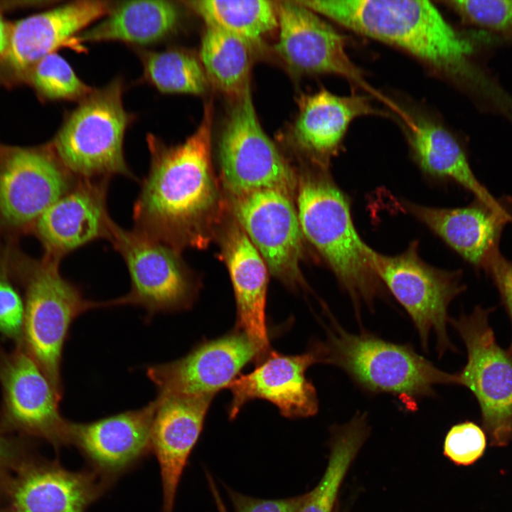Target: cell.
Returning a JSON list of instances; mask_svg holds the SVG:
<instances>
[{"instance_id":"6da1fadb","label":"cell","mask_w":512,"mask_h":512,"mask_svg":"<svg viewBox=\"0 0 512 512\" xmlns=\"http://www.w3.org/2000/svg\"><path fill=\"white\" fill-rule=\"evenodd\" d=\"M213 107L206 104L196 130L169 146L147 137L149 171L133 208L134 230L176 250L196 245L217 200L211 166Z\"/></svg>"},{"instance_id":"7a4b0ae2","label":"cell","mask_w":512,"mask_h":512,"mask_svg":"<svg viewBox=\"0 0 512 512\" xmlns=\"http://www.w3.org/2000/svg\"><path fill=\"white\" fill-rule=\"evenodd\" d=\"M361 35L397 46L433 68L467 75L471 44L426 0H299Z\"/></svg>"},{"instance_id":"3957f363","label":"cell","mask_w":512,"mask_h":512,"mask_svg":"<svg viewBox=\"0 0 512 512\" xmlns=\"http://www.w3.org/2000/svg\"><path fill=\"white\" fill-rule=\"evenodd\" d=\"M4 252L0 272L16 279L25 289L21 346L36 362L62 398V356L73 321L100 307L104 302L87 299L81 289L64 278L58 262L36 260L14 249Z\"/></svg>"},{"instance_id":"277c9868","label":"cell","mask_w":512,"mask_h":512,"mask_svg":"<svg viewBox=\"0 0 512 512\" xmlns=\"http://www.w3.org/2000/svg\"><path fill=\"white\" fill-rule=\"evenodd\" d=\"M331 321L326 341L315 345L320 363L340 368L363 390L405 402L434 395L437 385L455 384V374L439 369L411 346L351 334Z\"/></svg>"},{"instance_id":"5b68a950","label":"cell","mask_w":512,"mask_h":512,"mask_svg":"<svg viewBox=\"0 0 512 512\" xmlns=\"http://www.w3.org/2000/svg\"><path fill=\"white\" fill-rule=\"evenodd\" d=\"M297 215L303 235L329 264L356 311L383 293L371 269L366 244L354 226L345 194L328 178L310 177L299 188Z\"/></svg>"},{"instance_id":"8992f818","label":"cell","mask_w":512,"mask_h":512,"mask_svg":"<svg viewBox=\"0 0 512 512\" xmlns=\"http://www.w3.org/2000/svg\"><path fill=\"white\" fill-rule=\"evenodd\" d=\"M123 85L116 79L92 91L73 110L49 144L75 177L136 178L124 156L123 143L131 116L122 101Z\"/></svg>"},{"instance_id":"52a82bcc","label":"cell","mask_w":512,"mask_h":512,"mask_svg":"<svg viewBox=\"0 0 512 512\" xmlns=\"http://www.w3.org/2000/svg\"><path fill=\"white\" fill-rule=\"evenodd\" d=\"M369 265L382 284H385L410 316L425 350L431 332L437 338V350L442 356L454 351L448 334L447 309L464 291L460 272L433 267L419 256L417 242L410 243L402 253L390 256L375 251L368 245Z\"/></svg>"},{"instance_id":"ba28073f","label":"cell","mask_w":512,"mask_h":512,"mask_svg":"<svg viewBox=\"0 0 512 512\" xmlns=\"http://www.w3.org/2000/svg\"><path fill=\"white\" fill-rule=\"evenodd\" d=\"M492 310L476 306L469 314L449 318V323L467 351L466 365L455 373V384L472 392L492 443L503 446L512 438V351L496 341L489 323Z\"/></svg>"},{"instance_id":"9c48e42d","label":"cell","mask_w":512,"mask_h":512,"mask_svg":"<svg viewBox=\"0 0 512 512\" xmlns=\"http://www.w3.org/2000/svg\"><path fill=\"white\" fill-rule=\"evenodd\" d=\"M107 240L127 265L131 287L125 295L105 302V307L140 306L145 309L148 321L157 314L191 306L195 284L178 250L134 230L124 229L112 220Z\"/></svg>"},{"instance_id":"30bf717a","label":"cell","mask_w":512,"mask_h":512,"mask_svg":"<svg viewBox=\"0 0 512 512\" xmlns=\"http://www.w3.org/2000/svg\"><path fill=\"white\" fill-rule=\"evenodd\" d=\"M76 179L49 145L4 146L0 152V233L32 230L39 217Z\"/></svg>"},{"instance_id":"8fae6325","label":"cell","mask_w":512,"mask_h":512,"mask_svg":"<svg viewBox=\"0 0 512 512\" xmlns=\"http://www.w3.org/2000/svg\"><path fill=\"white\" fill-rule=\"evenodd\" d=\"M219 158L224 183L235 197L261 189L289 196L294 191L292 171L262 128L250 91L234 101L223 129Z\"/></svg>"},{"instance_id":"7c38bea8","label":"cell","mask_w":512,"mask_h":512,"mask_svg":"<svg viewBox=\"0 0 512 512\" xmlns=\"http://www.w3.org/2000/svg\"><path fill=\"white\" fill-rule=\"evenodd\" d=\"M0 417L10 430L28 439L44 440L56 451L69 445V421L58 408L61 398L23 347L7 351L0 345Z\"/></svg>"},{"instance_id":"4fadbf2b","label":"cell","mask_w":512,"mask_h":512,"mask_svg":"<svg viewBox=\"0 0 512 512\" xmlns=\"http://www.w3.org/2000/svg\"><path fill=\"white\" fill-rule=\"evenodd\" d=\"M107 1H77L11 24L8 46L0 56V85L26 82L32 67L105 16Z\"/></svg>"},{"instance_id":"5bb4252c","label":"cell","mask_w":512,"mask_h":512,"mask_svg":"<svg viewBox=\"0 0 512 512\" xmlns=\"http://www.w3.org/2000/svg\"><path fill=\"white\" fill-rule=\"evenodd\" d=\"M256 358H262L258 348L238 329L198 344L182 358L149 366L146 375L158 395L214 396Z\"/></svg>"},{"instance_id":"9a60e30c","label":"cell","mask_w":512,"mask_h":512,"mask_svg":"<svg viewBox=\"0 0 512 512\" xmlns=\"http://www.w3.org/2000/svg\"><path fill=\"white\" fill-rule=\"evenodd\" d=\"M279 38L274 48L297 74H334L368 87L348 56L343 36L297 1H276Z\"/></svg>"},{"instance_id":"2e32d148","label":"cell","mask_w":512,"mask_h":512,"mask_svg":"<svg viewBox=\"0 0 512 512\" xmlns=\"http://www.w3.org/2000/svg\"><path fill=\"white\" fill-rule=\"evenodd\" d=\"M234 213L272 274L297 281L303 233L290 196L274 189L254 191L235 197Z\"/></svg>"},{"instance_id":"e0dca14e","label":"cell","mask_w":512,"mask_h":512,"mask_svg":"<svg viewBox=\"0 0 512 512\" xmlns=\"http://www.w3.org/2000/svg\"><path fill=\"white\" fill-rule=\"evenodd\" d=\"M154 399L144 407L93 422L69 421V445L85 457L90 469L113 484L149 453Z\"/></svg>"},{"instance_id":"ac0fdd59","label":"cell","mask_w":512,"mask_h":512,"mask_svg":"<svg viewBox=\"0 0 512 512\" xmlns=\"http://www.w3.org/2000/svg\"><path fill=\"white\" fill-rule=\"evenodd\" d=\"M112 484L92 470L72 471L37 453L14 475L7 512H86Z\"/></svg>"},{"instance_id":"d6986e66","label":"cell","mask_w":512,"mask_h":512,"mask_svg":"<svg viewBox=\"0 0 512 512\" xmlns=\"http://www.w3.org/2000/svg\"><path fill=\"white\" fill-rule=\"evenodd\" d=\"M109 180L77 178L39 217L32 231L43 247V257L60 262L90 242L108 239L112 220L107 206Z\"/></svg>"},{"instance_id":"ffe728a7","label":"cell","mask_w":512,"mask_h":512,"mask_svg":"<svg viewBox=\"0 0 512 512\" xmlns=\"http://www.w3.org/2000/svg\"><path fill=\"white\" fill-rule=\"evenodd\" d=\"M265 358L252 372L237 377L227 387L232 394L230 418L234 419L244 405L253 399L270 401L286 417L315 415L319 407L316 392L306 377L308 368L320 363L315 346L294 356L271 352Z\"/></svg>"},{"instance_id":"44dd1931","label":"cell","mask_w":512,"mask_h":512,"mask_svg":"<svg viewBox=\"0 0 512 512\" xmlns=\"http://www.w3.org/2000/svg\"><path fill=\"white\" fill-rule=\"evenodd\" d=\"M213 396L158 395L151 447L159 463L163 512H173L180 479Z\"/></svg>"},{"instance_id":"7402d4cb","label":"cell","mask_w":512,"mask_h":512,"mask_svg":"<svg viewBox=\"0 0 512 512\" xmlns=\"http://www.w3.org/2000/svg\"><path fill=\"white\" fill-rule=\"evenodd\" d=\"M403 207L442 239L461 257L478 269L484 270L499 252L504 225L512 215L496 210L476 200L469 206L446 208L403 202Z\"/></svg>"},{"instance_id":"603a6c76","label":"cell","mask_w":512,"mask_h":512,"mask_svg":"<svg viewBox=\"0 0 512 512\" xmlns=\"http://www.w3.org/2000/svg\"><path fill=\"white\" fill-rule=\"evenodd\" d=\"M223 250L235 297L238 329L254 342L263 358L270 353L265 317L267 266L240 225L228 230Z\"/></svg>"},{"instance_id":"cb8c5ba5","label":"cell","mask_w":512,"mask_h":512,"mask_svg":"<svg viewBox=\"0 0 512 512\" xmlns=\"http://www.w3.org/2000/svg\"><path fill=\"white\" fill-rule=\"evenodd\" d=\"M377 112L363 95L338 96L322 89L302 97L291 136L302 150L326 160L338 149L355 119Z\"/></svg>"},{"instance_id":"d4e9b609","label":"cell","mask_w":512,"mask_h":512,"mask_svg":"<svg viewBox=\"0 0 512 512\" xmlns=\"http://www.w3.org/2000/svg\"><path fill=\"white\" fill-rule=\"evenodd\" d=\"M398 112L415 158L426 174L453 181L471 192L476 200L500 212H508L476 178L464 149L448 130L427 118Z\"/></svg>"},{"instance_id":"484cf974","label":"cell","mask_w":512,"mask_h":512,"mask_svg":"<svg viewBox=\"0 0 512 512\" xmlns=\"http://www.w3.org/2000/svg\"><path fill=\"white\" fill-rule=\"evenodd\" d=\"M180 11L170 1H129L112 6L102 20L73 40L82 43L119 41L131 44L154 43L177 27Z\"/></svg>"},{"instance_id":"4316f807","label":"cell","mask_w":512,"mask_h":512,"mask_svg":"<svg viewBox=\"0 0 512 512\" xmlns=\"http://www.w3.org/2000/svg\"><path fill=\"white\" fill-rule=\"evenodd\" d=\"M252 50L242 38L206 25L200 62L208 83L234 101L250 91Z\"/></svg>"},{"instance_id":"83f0119b","label":"cell","mask_w":512,"mask_h":512,"mask_svg":"<svg viewBox=\"0 0 512 512\" xmlns=\"http://www.w3.org/2000/svg\"><path fill=\"white\" fill-rule=\"evenodd\" d=\"M206 25L229 32L253 48L278 27L276 1L267 0H197L184 1Z\"/></svg>"},{"instance_id":"f1b7e54d","label":"cell","mask_w":512,"mask_h":512,"mask_svg":"<svg viewBox=\"0 0 512 512\" xmlns=\"http://www.w3.org/2000/svg\"><path fill=\"white\" fill-rule=\"evenodd\" d=\"M366 415L358 412L332 432L326 471L316 486L305 494L299 512H332L344 476L368 434Z\"/></svg>"},{"instance_id":"f546056e","label":"cell","mask_w":512,"mask_h":512,"mask_svg":"<svg viewBox=\"0 0 512 512\" xmlns=\"http://www.w3.org/2000/svg\"><path fill=\"white\" fill-rule=\"evenodd\" d=\"M145 78L158 90L169 94L201 95L208 84L199 60L177 49L146 52L142 55Z\"/></svg>"},{"instance_id":"4dcf8cb0","label":"cell","mask_w":512,"mask_h":512,"mask_svg":"<svg viewBox=\"0 0 512 512\" xmlns=\"http://www.w3.org/2000/svg\"><path fill=\"white\" fill-rule=\"evenodd\" d=\"M26 82L47 100H78L92 88L76 75L70 65L54 52L38 61L29 71Z\"/></svg>"},{"instance_id":"1f68e13d","label":"cell","mask_w":512,"mask_h":512,"mask_svg":"<svg viewBox=\"0 0 512 512\" xmlns=\"http://www.w3.org/2000/svg\"><path fill=\"white\" fill-rule=\"evenodd\" d=\"M444 3L466 23L512 42V0H449Z\"/></svg>"},{"instance_id":"d6a6232c","label":"cell","mask_w":512,"mask_h":512,"mask_svg":"<svg viewBox=\"0 0 512 512\" xmlns=\"http://www.w3.org/2000/svg\"><path fill=\"white\" fill-rule=\"evenodd\" d=\"M36 453L33 440L10 430L0 417V508H5L7 491L14 475Z\"/></svg>"},{"instance_id":"836d02e7","label":"cell","mask_w":512,"mask_h":512,"mask_svg":"<svg viewBox=\"0 0 512 512\" xmlns=\"http://www.w3.org/2000/svg\"><path fill=\"white\" fill-rule=\"evenodd\" d=\"M486 436L481 427L471 422L454 425L446 435L444 454L457 465L468 466L484 454Z\"/></svg>"},{"instance_id":"e575fe53","label":"cell","mask_w":512,"mask_h":512,"mask_svg":"<svg viewBox=\"0 0 512 512\" xmlns=\"http://www.w3.org/2000/svg\"><path fill=\"white\" fill-rule=\"evenodd\" d=\"M25 302L7 276L0 274V334L21 346Z\"/></svg>"},{"instance_id":"d590c367","label":"cell","mask_w":512,"mask_h":512,"mask_svg":"<svg viewBox=\"0 0 512 512\" xmlns=\"http://www.w3.org/2000/svg\"><path fill=\"white\" fill-rule=\"evenodd\" d=\"M235 512H299L305 494L279 500H265L243 495L227 488Z\"/></svg>"},{"instance_id":"8d00e7d4","label":"cell","mask_w":512,"mask_h":512,"mask_svg":"<svg viewBox=\"0 0 512 512\" xmlns=\"http://www.w3.org/2000/svg\"><path fill=\"white\" fill-rule=\"evenodd\" d=\"M484 270L496 284L512 324V260H508L500 252L495 255ZM509 350L512 351V345Z\"/></svg>"},{"instance_id":"74e56055","label":"cell","mask_w":512,"mask_h":512,"mask_svg":"<svg viewBox=\"0 0 512 512\" xmlns=\"http://www.w3.org/2000/svg\"><path fill=\"white\" fill-rule=\"evenodd\" d=\"M2 6H0V56L5 52L9 41L11 24L3 14Z\"/></svg>"},{"instance_id":"f35d334b","label":"cell","mask_w":512,"mask_h":512,"mask_svg":"<svg viewBox=\"0 0 512 512\" xmlns=\"http://www.w3.org/2000/svg\"><path fill=\"white\" fill-rule=\"evenodd\" d=\"M206 477L210 490L211 491L214 501L216 504L218 512H228L211 474L209 473H206Z\"/></svg>"},{"instance_id":"ab89813d","label":"cell","mask_w":512,"mask_h":512,"mask_svg":"<svg viewBox=\"0 0 512 512\" xmlns=\"http://www.w3.org/2000/svg\"><path fill=\"white\" fill-rule=\"evenodd\" d=\"M0 512H7L6 508H0Z\"/></svg>"},{"instance_id":"60d3db41","label":"cell","mask_w":512,"mask_h":512,"mask_svg":"<svg viewBox=\"0 0 512 512\" xmlns=\"http://www.w3.org/2000/svg\"><path fill=\"white\" fill-rule=\"evenodd\" d=\"M3 146H4V145H1V144H0V152H1V149H2V148H3Z\"/></svg>"}]
</instances>
